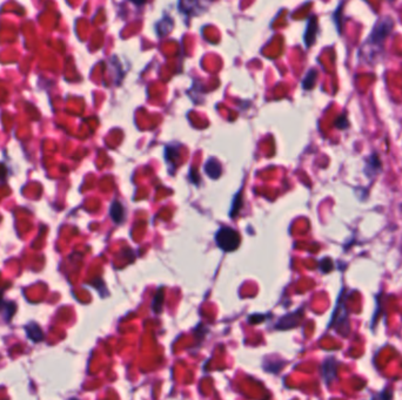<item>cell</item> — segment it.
Masks as SVG:
<instances>
[{"label": "cell", "instance_id": "6da1fadb", "mask_svg": "<svg viewBox=\"0 0 402 400\" xmlns=\"http://www.w3.org/2000/svg\"><path fill=\"white\" fill-rule=\"evenodd\" d=\"M393 29H394V20L391 17H383L381 19H379L376 21V24L374 25L372 32L368 36L361 51L367 52L369 49H372L373 52L370 54V58L375 57L374 51H375V54L378 51H382L386 39L392 33Z\"/></svg>", "mask_w": 402, "mask_h": 400}, {"label": "cell", "instance_id": "7a4b0ae2", "mask_svg": "<svg viewBox=\"0 0 402 400\" xmlns=\"http://www.w3.org/2000/svg\"><path fill=\"white\" fill-rule=\"evenodd\" d=\"M218 247L224 251H234L240 244V236L234 229L222 227L215 235Z\"/></svg>", "mask_w": 402, "mask_h": 400}, {"label": "cell", "instance_id": "3957f363", "mask_svg": "<svg viewBox=\"0 0 402 400\" xmlns=\"http://www.w3.org/2000/svg\"><path fill=\"white\" fill-rule=\"evenodd\" d=\"M382 172V161L380 159L379 154L376 151H374L369 155V156L366 157L364 160V168L363 173L366 174V176L369 180H372L378 176V174Z\"/></svg>", "mask_w": 402, "mask_h": 400}, {"label": "cell", "instance_id": "277c9868", "mask_svg": "<svg viewBox=\"0 0 402 400\" xmlns=\"http://www.w3.org/2000/svg\"><path fill=\"white\" fill-rule=\"evenodd\" d=\"M208 2V0H181L180 10L185 13L196 15L205 10Z\"/></svg>", "mask_w": 402, "mask_h": 400}, {"label": "cell", "instance_id": "5b68a950", "mask_svg": "<svg viewBox=\"0 0 402 400\" xmlns=\"http://www.w3.org/2000/svg\"><path fill=\"white\" fill-rule=\"evenodd\" d=\"M338 361L334 357H329L324 361L322 365V377L328 384L336 378V371H338Z\"/></svg>", "mask_w": 402, "mask_h": 400}, {"label": "cell", "instance_id": "8992f818", "mask_svg": "<svg viewBox=\"0 0 402 400\" xmlns=\"http://www.w3.org/2000/svg\"><path fill=\"white\" fill-rule=\"evenodd\" d=\"M317 33H318L317 18L312 17L311 20H309L307 31H306V34H305V41H306V45H307L308 47L314 43L315 38H317Z\"/></svg>", "mask_w": 402, "mask_h": 400}, {"label": "cell", "instance_id": "52a82bcc", "mask_svg": "<svg viewBox=\"0 0 402 400\" xmlns=\"http://www.w3.org/2000/svg\"><path fill=\"white\" fill-rule=\"evenodd\" d=\"M25 331H26L27 337H29L32 342L38 343V342H41V340L44 339V333H42V330L40 328L38 324L30 323L29 325H26Z\"/></svg>", "mask_w": 402, "mask_h": 400}, {"label": "cell", "instance_id": "ba28073f", "mask_svg": "<svg viewBox=\"0 0 402 400\" xmlns=\"http://www.w3.org/2000/svg\"><path fill=\"white\" fill-rule=\"evenodd\" d=\"M205 170L209 178L218 179L221 174V166L219 164V162H216V160L211 159V160H208V162L206 163Z\"/></svg>", "mask_w": 402, "mask_h": 400}, {"label": "cell", "instance_id": "9c48e42d", "mask_svg": "<svg viewBox=\"0 0 402 400\" xmlns=\"http://www.w3.org/2000/svg\"><path fill=\"white\" fill-rule=\"evenodd\" d=\"M111 216H112L113 221L116 223H121V221L125 217V214H123V208L119 202H113L112 207H111Z\"/></svg>", "mask_w": 402, "mask_h": 400}, {"label": "cell", "instance_id": "30bf717a", "mask_svg": "<svg viewBox=\"0 0 402 400\" xmlns=\"http://www.w3.org/2000/svg\"><path fill=\"white\" fill-rule=\"evenodd\" d=\"M317 81V71L312 70L309 71L307 75H306L304 80V88L305 89H312L314 87V83Z\"/></svg>", "mask_w": 402, "mask_h": 400}, {"label": "cell", "instance_id": "8fae6325", "mask_svg": "<svg viewBox=\"0 0 402 400\" xmlns=\"http://www.w3.org/2000/svg\"><path fill=\"white\" fill-rule=\"evenodd\" d=\"M332 268H333V263L329 258H324L321 260L320 269H321V271L324 272V274H326V272H329L330 270H332Z\"/></svg>", "mask_w": 402, "mask_h": 400}, {"label": "cell", "instance_id": "7c38bea8", "mask_svg": "<svg viewBox=\"0 0 402 400\" xmlns=\"http://www.w3.org/2000/svg\"><path fill=\"white\" fill-rule=\"evenodd\" d=\"M348 126H349L348 125V120L345 115L339 116L338 120L335 121V127H336V128H339V129H346Z\"/></svg>", "mask_w": 402, "mask_h": 400}, {"label": "cell", "instance_id": "4fadbf2b", "mask_svg": "<svg viewBox=\"0 0 402 400\" xmlns=\"http://www.w3.org/2000/svg\"><path fill=\"white\" fill-rule=\"evenodd\" d=\"M8 304L10 303L5 302L4 298H2V291H0V312H1L4 309L8 310Z\"/></svg>", "mask_w": 402, "mask_h": 400}, {"label": "cell", "instance_id": "5bb4252c", "mask_svg": "<svg viewBox=\"0 0 402 400\" xmlns=\"http://www.w3.org/2000/svg\"><path fill=\"white\" fill-rule=\"evenodd\" d=\"M388 1H394V0H388Z\"/></svg>", "mask_w": 402, "mask_h": 400}]
</instances>
